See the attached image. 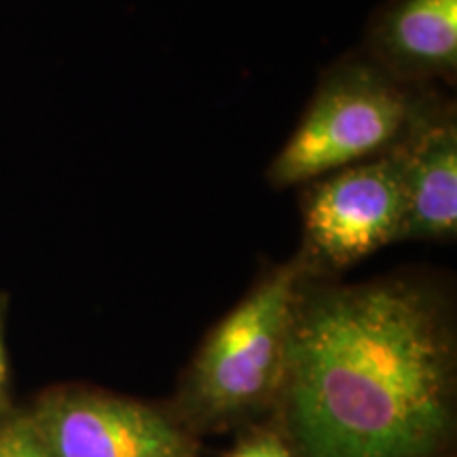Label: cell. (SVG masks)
I'll return each instance as SVG.
<instances>
[{
    "instance_id": "cell-4",
    "label": "cell",
    "mask_w": 457,
    "mask_h": 457,
    "mask_svg": "<svg viewBox=\"0 0 457 457\" xmlns=\"http://www.w3.org/2000/svg\"><path fill=\"white\" fill-rule=\"evenodd\" d=\"M404 214L403 171L394 151L307 182L303 270L341 271L400 242Z\"/></svg>"
},
{
    "instance_id": "cell-9",
    "label": "cell",
    "mask_w": 457,
    "mask_h": 457,
    "mask_svg": "<svg viewBox=\"0 0 457 457\" xmlns=\"http://www.w3.org/2000/svg\"><path fill=\"white\" fill-rule=\"evenodd\" d=\"M228 457H296L282 436L273 432H259L244 438Z\"/></svg>"
},
{
    "instance_id": "cell-6",
    "label": "cell",
    "mask_w": 457,
    "mask_h": 457,
    "mask_svg": "<svg viewBox=\"0 0 457 457\" xmlns=\"http://www.w3.org/2000/svg\"><path fill=\"white\" fill-rule=\"evenodd\" d=\"M404 187L403 239H453L457 233V111L438 87L428 91L403 140L392 148Z\"/></svg>"
},
{
    "instance_id": "cell-10",
    "label": "cell",
    "mask_w": 457,
    "mask_h": 457,
    "mask_svg": "<svg viewBox=\"0 0 457 457\" xmlns=\"http://www.w3.org/2000/svg\"><path fill=\"white\" fill-rule=\"evenodd\" d=\"M4 387H7V360H4L3 333H0V403L4 398Z\"/></svg>"
},
{
    "instance_id": "cell-7",
    "label": "cell",
    "mask_w": 457,
    "mask_h": 457,
    "mask_svg": "<svg viewBox=\"0 0 457 457\" xmlns=\"http://www.w3.org/2000/svg\"><path fill=\"white\" fill-rule=\"evenodd\" d=\"M364 55L398 83L457 81V0H386L369 20Z\"/></svg>"
},
{
    "instance_id": "cell-3",
    "label": "cell",
    "mask_w": 457,
    "mask_h": 457,
    "mask_svg": "<svg viewBox=\"0 0 457 457\" xmlns=\"http://www.w3.org/2000/svg\"><path fill=\"white\" fill-rule=\"evenodd\" d=\"M299 256L265 278L205 341L193 369L191 392L205 417H233L261 407L282 390L296 299Z\"/></svg>"
},
{
    "instance_id": "cell-2",
    "label": "cell",
    "mask_w": 457,
    "mask_h": 457,
    "mask_svg": "<svg viewBox=\"0 0 457 457\" xmlns=\"http://www.w3.org/2000/svg\"><path fill=\"white\" fill-rule=\"evenodd\" d=\"M432 87L398 83L362 51L341 55L320 74L310 104L267 168L276 188L307 185L392 151Z\"/></svg>"
},
{
    "instance_id": "cell-8",
    "label": "cell",
    "mask_w": 457,
    "mask_h": 457,
    "mask_svg": "<svg viewBox=\"0 0 457 457\" xmlns=\"http://www.w3.org/2000/svg\"><path fill=\"white\" fill-rule=\"evenodd\" d=\"M0 457H54L30 415L9 417L0 424Z\"/></svg>"
},
{
    "instance_id": "cell-1",
    "label": "cell",
    "mask_w": 457,
    "mask_h": 457,
    "mask_svg": "<svg viewBox=\"0 0 457 457\" xmlns=\"http://www.w3.org/2000/svg\"><path fill=\"white\" fill-rule=\"evenodd\" d=\"M286 426L301 457H438L455 430V343L409 278L299 290Z\"/></svg>"
},
{
    "instance_id": "cell-5",
    "label": "cell",
    "mask_w": 457,
    "mask_h": 457,
    "mask_svg": "<svg viewBox=\"0 0 457 457\" xmlns=\"http://www.w3.org/2000/svg\"><path fill=\"white\" fill-rule=\"evenodd\" d=\"M30 420L54 457H191L179 428L155 409L106 394L51 392Z\"/></svg>"
}]
</instances>
